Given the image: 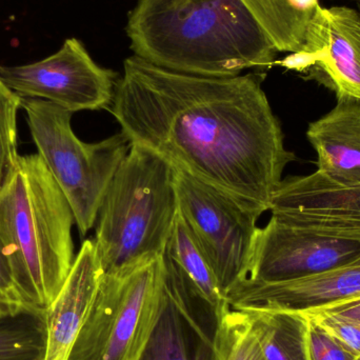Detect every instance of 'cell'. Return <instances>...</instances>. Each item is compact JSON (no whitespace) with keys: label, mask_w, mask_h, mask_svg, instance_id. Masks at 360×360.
Masks as SVG:
<instances>
[{"label":"cell","mask_w":360,"mask_h":360,"mask_svg":"<svg viewBox=\"0 0 360 360\" xmlns=\"http://www.w3.org/2000/svg\"></svg>","instance_id":"28"},{"label":"cell","mask_w":360,"mask_h":360,"mask_svg":"<svg viewBox=\"0 0 360 360\" xmlns=\"http://www.w3.org/2000/svg\"><path fill=\"white\" fill-rule=\"evenodd\" d=\"M0 78L19 97L49 101L72 113L109 110L118 82L117 74L97 65L74 37L41 60L0 65Z\"/></svg>","instance_id":"9"},{"label":"cell","mask_w":360,"mask_h":360,"mask_svg":"<svg viewBox=\"0 0 360 360\" xmlns=\"http://www.w3.org/2000/svg\"><path fill=\"white\" fill-rule=\"evenodd\" d=\"M179 215L174 169L131 146L97 217L94 243L103 274L120 276L160 259Z\"/></svg>","instance_id":"4"},{"label":"cell","mask_w":360,"mask_h":360,"mask_svg":"<svg viewBox=\"0 0 360 360\" xmlns=\"http://www.w3.org/2000/svg\"><path fill=\"white\" fill-rule=\"evenodd\" d=\"M307 360H357L312 319L307 317Z\"/></svg>","instance_id":"23"},{"label":"cell","mask_w":360,"mask_h":360,"mask_svg":"<svg viewBox=\"0 0 360 360\" xmlns=\"http://www.w3.org/2000/svg\"><path fill=\"white\" fill-rule=\"evenodd\" d=\"M73 212L38 154L20 156L0 191V235L25 309L46 311L74 260Z\"/></svg>","instance_id":"3"},{"label":"cell","mask_w":360,"mask_h":360,"mask_svg":"<svg viewBox=\"0 0 360 360\" xmlns=\"http://www.w3.org/2000/svg\"><path fill=\"white\" fill-rule=\"evenodd\" d=\"M219 360H266L245 311L226 307L219 331Z\"/></svg>","instance_id":"20"},{"label":"cell","mask_w":360,"mask_h":360,"mask_svg":"<svg viewBox=\"0 0 360 360\" xmlns=\"http://www.w3.org/2000/svg\"><path fill=\"white\" fill-rule=\"evenodd\" d=\"M272 217L335 238L360 239V186L321 172L281 180L271 199Z\"/></svg>","instance_id":"12"},{"label":"cell","mask_w":360,"mask_h":360,"mask_svg":"<svg viewBox=\"0 0 360 360\" xmlns=\"http://www.w3.org/2000/svg\"><path fill=\"white\" fill-rule=\"evenodd\" d=\"M38 155L65 195L82 236L94 226L108 188L131 149L122 134L82 143L72 130L73 113L41 99L22 98Z\"/></svg>","instance_id":"5"},{"label":"cell","mask_w":360,"mask_h":360,"mask_svg":"<svg viewBox=\"0 0 360 360\" xmlns=\"http://www.w3.org/2000/svg\"><path fill=\"white\" fill-rule=\"evenodd\" d=\"M20 108L21 97L0 78V191L20 158L17 150V113Z\"/></svg>","instance_id":"21"},{"label":"cell","mask_w":360,"mask_h":360,"mask_svg":"<svg viewBox=\"0 0 360 360\" xmlns=\"http://www.w3.org/2000/svg\"><path fill=\"white\" fill-rule=\"evenodd\" d=\"M275 65L317 77L338 96L360 103V11L344 6L321 8L304 48Z\"/></svg>","instance_id":"11"},{"label":"cell","mask_w":360,"mask_h":360,"mask_svg":"<svg viewBox=\"0 0 360 360\" xmlns=\"http://www.w3.org/2000/svg\"><path fill=\"white\" fill-rule=\"evenodd\" d=\"M160 260L103 274L69 360L139 359L158 314Z\"/></svg>","instance_id":"7"},{"label":"cell","mask_w":360,"mask_h":360,"mask_svg":"<svg viewBox=\"0 0 360 360\" xmlns=\"http://www.w3.org/2000/svg\"><path fill=\"white\" fill-rule=\"evenodd\" d=\"M302 314L312 319L315 323L329 333L338 344L342 345L356 359H359L360 321L359 319L319 310L308 311V312H302Z\"/></svg>","instance_id":"22"},{"label":"cell","mask_w":360,"mask_h":360,"mask_svg":"<svg viewBox=\"0 0 360 360\" xmlns=\"http://www.w3.org/2000/svg\"><path fill=\"white\" fill-rule=\"evenodd\" d=\"M277 52L298 53L306 46L319 0H241Z\"/></svg>","instance_id":"16"},{"label":"cell","mask_w":360,"mask_h":360,"mask_svg":"<svg viewBox=\"0 0 360 360\" xmlns=\"http://www.w3.org/2000/svg\"><path fill=\"white\" fill-rule=\"evenodd\" d=\"M221 315L165 252L158 314L137 360H219Z\"/></svg>","instance_id":"8"},{"label":"cell","mask_w":360,"mask_h":360,"mask_svg":"<svg viewBox=\"0 0 360 360\" xmlns=\"http://www.w3.org/2000/svg\"><path fill=\"white\" fill-rule=\"evenodd\" d=\"M317 171L346 186H360V103L338 96L335 107L309 126Z\"/></svg>","instance_id":"15"},{"label":"cell","mask_w":360,"mask_h":360,"mask_svg":"<svg viewBox=\"0 0 360 360\" xmlns=\"http://www.w3.org/2000/svg\"><path fill=\"white\" fill-rule=\"evenodd\" d=\"M103 276L94 240H86L63 289L46 311V342L42 360H69Z\"/></svg>","instance_id":"14"},{"label":"cell","mask_w":360,"mask_h":360,"mask_svg":"<svg viewBox=\"0 0 360 360\" xmlns=\"http://www.w3.org/2000/svg\"><path fill=\"white\" fill-rule=\"evenodd\" d=\"M166 252L186 273L201 295L216 310L224 312V309L229 307L226 297L220 291L209 262L179 213L175 220Z\"/></svg>","instance_id":"18"},{"label":"cell","mask_w":360,"mask_h":360,"mask_svg":"<svg viewBox=\"0 0 360 360\" xmlns=\"http://www.w3.org/2000/svg\"><path fill=\"white\" fill-rule=\"evenodd\" d=\"M264 75L205 77L129 57L109 108L131 146L262 211L296 160Z\"/></svg>","instance_id":"1"},{"label":"cell","mask_w":360,"mask_h":360,"mask_svg":"<svg viewBox=\"0 0 360 360\" xmlns=\"http://www.w3.org/2000/svg\"><path fill=\"white\" fill-rule=\"evenodd\" d=\"M179 213L226 294L249 278L258 218L264 213L174 169Z\"/></svg>","instance_id":"6"},{"label":"cell","mask_w":360,"mask_h":360,"mask_svg":"<svg viewBox=\"0 0 360 360\" xmlns=\"http://www.w3.org/2000/svg\"><path fill=\"white\" fill-rule=\"evenodd\" d=\"M126 32L135 56L179 73L234 77L275 65L276 49L241 0H139Z\"/></svg>","instance_id":"2"},{"label":"cell","mask_w":360,"mask_h":360,"mask_svg":"<svg viewBox=\"0 0 360 360\" xmlns=\"http://www.w3.org/2000/svg\"><path fill=\"white\" fill-rule=\"evenodd\" d=\"M31 313L25 309L15 283L12 264L0 235V317Z\"/></svg>","instance_id":"24"},{"label":"cell","mask_w":360,"mask_h":360,"mask_svg":"<svg viewBox=\"0 0 360 360\" xmlns=\"http://www.w3.org/2000/svg\"><path fill=\"white\" fill-rule=\"evenodd\" d=\"M360 256V239L335 238L271 217L258 228L249 279L281 283L313 276Z\"/></svg>","instance_id":"10"},{"label":"cell","mask_w":360,"mask_h":360,"mask_svg":"<svg viewBox=\"0 0 360 360\" xmlns=\"http://www.w3.org/2000/svg\"><path fill=\"white\" fill-rule=\"evenodd\" d=\"M46 342V315L0 317V360H42Z\"/></svg>","instance_id":"19"},{"label":"cell","mask_w":360,"mask_h":360,"mask_svg":"<svg viewBox=\"0 0 360 360\" xmlns=\"http://www.w3.org/2000/svg\"><path fill=\"white\" fill-rule=\"evenodd\" d=\"M315 310L333 313V314L342 315V316L350 317V319L360 321V296L359 297L335 302V304H328V306L321 307V308L315 309Z\"/></svg>","instance_id":"25"},{"label":"cell","mask_w":360,"mask_h":360,"mask_svg":"<svg viewBox=\"0 0 360 360\" xmlns=\"http://www.w3.org/2000/svg\"><path fill=\"white\" fill-rule=\"evenodd\" d=\"M359 1H360V0H359Z\"/></svg>","instance_id":"27"},{"label":"cell","mask_w":360,"mask_h":360,"mask_svg":"<svg viewBox=\"0 0 360 360\" xmlns=\"http://www.w3.org/2000/svg\"><path fill=\"white\" fill-rule=\"evenodd\" d=\"M241 311V310H240ZM266 360H307V317L290 311L248 310Z\"/></svg>","instance_id":"17"},{"label":"cell","mask_w":360,"mask_h":360,"mask_svg":"<svg viewBox=\"0 0 360 360\" xmlns=\"http://www.w3.org/2000/svg\"><path fill=\"white\" fill-rule=\"evenodd\" d=\"M357 360H360V357H359V359H357Z\"/></svg>","instance_id":"26"},{"label":"cell","mask_w":360,"mask_h":360,"mask_svg":"<svg viewBox=\"0 0 360 360\" xmlns=\"http://www.w3.org/2000/svg\"><path fill=\"white\" fill-rule=\"evenodd\" d=\"M360 296V256L313 276L281 283L245 279L226 294L235 310L308 312Z\"/></svg>","instance_id":"13"}]
</instances>
